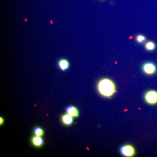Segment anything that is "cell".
<instances>
[{
	"mask_svg": "<svg viewBox=\"0 0 157 157\" xmlns=\"http://www.w3.org/2000/svg\"><path fill=\"white\" fill-rule=\"evenodd\" d=\"M98 89L100 94L105 98H109L116 91L115 83L108 78H103L98 82Z\"/></svg>",
	"mask_w": 157,
	"mask_h": 157,
	"instance_id": "obj_1",
	"label": "cell"
},
{
	"mask_svg": "<svg viewBox=\"0 0 157 157\" xmlns=\"http://www.w3.org/2000/svg\"><path fill=\"white\" fill-rule=\"evenodd\" d=\"M142 69L144 73L149 76L154 75L157 71L156 65L151 62L144 63L142 65Z\"/></svg>",
	"mask_w": 157,
	"mask_h": 157,
	"instance_id": "obj_2",
	"label": "cell"
},
{
	"mask_svg": "<svg viewBox=\"0 0 157 157\" xmlns=\"http://www.w3.org/2000/svg\"><path fill=\"white\" fill-rule=\"evenodd\" d=\"M144 100L147 104L150 105H155L157 104V92L154 90H150L145 93Z\"/></svg>",
	"mask_w": 157,
	"mask_h": 157,
	"instance_id": "obj_3",
	"label": "cell"
},
{
	"mask_svg": "<svg viewBox=\"0 0 157 157\" xmlns=\"http://www.w3.org/2000/svg\"><path fill=\"white\" fill-rule=\"evenodd\" d=\"M120 152L121 154L125 157H133L135 155V148L130 144H126L122 146L120 149Z\"/></svg>",
	"mask_w": 157,
	"mask_h": 157,
	"instance_id": "obj_4",
	"label": "cell"
},
{
	"mask_svg": "<svg viewBox=\"0 0 157 157\" xmlns=\"http://www.w3.org/2000/svg\"><path fill=\"white\" fill-rule=\"evenodd\" d=\"M31 142L34 146L37 147H40L43 146L44 144V140L40 136H33L31 139Z\"/></svg>",
	"mask_w": 157,
	"mask_h": 157,
	"instance_id": "obj_5",
	"label": "cell"
},
{
	"mask_svg": "<svg viewBox=\"0 0 157 157\" xmlns=\"http://www.w3.org/2000/svg\"><path fill=\"white\" fill-rule=\"evenodd\" d=\"M62 122L65 125L70 126L73 122V117L68 113H65L61 117Z\"/></svg>",
	"mask_w": 157,
	"mask_h": 157,
	"instance_id": "obj_6",
	"label": "cell"
},
{
	"mask_svg": "<svg viewBox=\"0 0 157 157\" xmlns=\"http://www.w3.org/2000/svg\"><path fill=\"white\" fill-rule=\"evenodd\" d=\"M58 66L60 70L62 71H66L69 69L70 67V63L66 59H61L59 61Z\"/></svg>",
	"mask_w": 157,
	"mask_h": 157,
	"instance_id": "obj_7",
	"label": "cell"
},
{
	"mask_svg": "<svg viewBox=\"0 0 157 157\" xmlns=\"http://www.w3.org/2000/svg\"><path fill=\"white\" fill-rule=\"evenodd\" d=\"M67 113L73 117H77L79 116V111L76 107L73 106H68L66 109Z\"/></svg>",
	"mask_w": 157,
	"mask_h": 157,
	"instance_id": "obj_8",
	"label": "cell"
},
{
	"mask_svg": "<svg viewBox=\"0 0 157 157\" xmlns=\"http://www.w3.org/2000/svg\"><path fill=\"white\" fill-rule=\"evenodd\" d=\"M144 48L147 51H154L156 48V45L153 41H147L145 42V44H144Z\"/></svg>",
	"mask_w": 157,
	"mask_h": 157,
	"instance_id": "obj_9",
	"label": "cell"
},
{
	"mask_svg": "<svg viewBox=\"0 0 157 157\" xmlns=\"http://www.w3.org/2000/svg\"><path fill=\"white\" fill-rule=\"evenodd\" d=\"M146 37L142 34H138L135 37V40L139 44H143L146 42Z\"/></svg>",
	"mask_w": 157,
	"mask_h": 157,
	"instance_id": "obj_10",
	"label": "cell"
},
{
	"mask_svg": "<svg viewBox=\"0 0 157 157\" xmlns=\"http://www.w3.org/2000/svg\"><path fill=\"white\" fill-rule=\"evenodd\" d=\"M34 134L36 136L42 137L44 135V131L42 128L36 127L34 129Z\"/></svg>",
	"mask_w": 157,
	"mask_h": 157,
	"instance_id": "obj_11",
	"label": "cell"
},
{
	"mask_svg": "<svg viewBox=\"0 0 157 157\" xmlns=\"http://www.w3.org/2000/svg\"><path fill=\"white\" fill-rule=\"evenodd\" d=\"M4 123V119H3V117H0V124L1 125H3V124Z\"/></svg>",
	"mask_w": 157,
	"mask_h": 157,
	"instance_id": "obj_12",
	"label": "cell"
}]
</instances>
